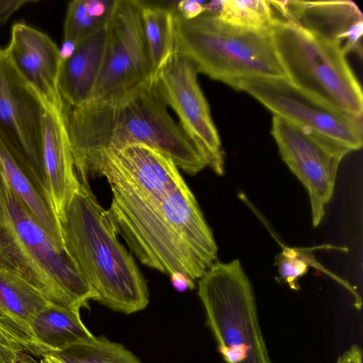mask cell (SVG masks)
Wrapping results in <instances>:
<instances>
[{
	"label": "cell",
	"mask_w": 363,
	"mask_h": 363,
	"mask_svg": "<svg viewBox=\"0 0 363 363\" xmlns=\"http://www.w3.org/2000/svg\"><path fill=\"white\" fill-rule=\"evenodd\" d=\"M198 295L226 363H272L252 286L238 259L216 262L199 279Z\"/></svg>",
	"instance_id": "obj_7"
},
{
	"label": "cell",
	"mask_w": 363,
	"mask_h": 363,
	"mask_svg": "<svg viewBox=\"0 0 363 363\" xmlns=\"http://www.w3.org/2000/svg\"><path fill=\"white\" fill-rule=\"evenodd\" d=\"M60 223L65 246L95 291V301L125 314L146 308V280L89 186L80 183Z\"/></svg>",
	"instance_id": "obj_3"
},
{
	"label": "cell",
	"mask_w": 363,
	"mask_h": 363,
	"mask_svg": "<svg viewBox=\"0 0 363 363\" xmlns=\"http://www.w3.org/2000/svg\"><path fill=\"white\" fill-rule=\"evenodd\" d=\"M271 133L281 157L306 189L312 223L318 226L333 197L339 165L351 151L276 115L273 116Z\"/></svg>",
	"instance_id": "obj_9"
},
{
	"label": "cell",
	"mask_w": 363,
	"mask_h": 363,
	"mask_svg": "<svg viewBox=\"0 0 363 363\" xmlns=\"http://www.w3.org/2000/svg\"><path fill=\"white\" fill-rule=\"evenodd\" d=\"M24 80L38 94L46 108L64 109L57 86L60 50L45 33L24 23L13 25L5 49Z\"/></svg>",
	"instance_id": "obj_13"
},
{
	"label": "cell",
	"mask_w": 363,
	"mask_h": 363,
	"mask_svg": "<svg viewBox=\"0 0 363 363\" xmlns=\"http://www.w3.org/2000/svg\"><path fill=\"white\" fill-rule=\"evenodd\" d=\"M174 10L184 19L190 20L205 12V3L195 0H183L177 3Z\"/></svg>",
	"instance_id": "obj_26"
},
{
	"label": "cell",
	"mask_w": 363,
	"mask_h": 363,
	"mask_svg": "<svg viewBox=\"0 0 363 363\" xmlns=\"http://www.w3.org/2000/svg\"><path fill=\"white\" fill-rule=\"evenodd\" d=\"M40 363H45L43 359H42L41 361H40Z\"/></svg>",
	"instance_id": "obj_31"
},
{
	"label": "cell",
	"mask_w": 363,
	"mask_h": 363,
	"mask_svg": "<svg viewBox=\"0 0 363 363\" xmlns=\"http://www.w3.org/2000/svg\"><path fill=\"white\" fill-rule=\"evenodd\" d=\"M0 269L55 304L80 311L96 298L65 245L48 234L1 172Z\"/></svg>",
	"instance_id": "obj_4"
},
{
	"label": "cell",
	"mask_w": 363,
	"mask_h": 363,
	"mask_svg": "<svg viewBox=\"0 0 363 363\" xmlns=\"http://www.w3.org/2000/svg\"><path fill=\"white\" fill-rule=\"evenodd\" d=\"M49 354L62 363H143L135 354L119 343L106 337H94Z\"/></svg>",
	"instance_id": "obj_23"
},
{
	"label": "cell",
	"mask_w": 363,
	"mask_h": 363,
	"mask_svg": "<svg viewBox=\"0 0 363 363\" xmlns=\"http://www.w3.org/2000/svg\"><path fill=\"white\" fill-rule=\"evenodd\" d=\"M174 287L179 291H184L194 289V281L181 273H175L170 276Z\"/></svg>",
	"instance_id": "obj_29"
},
{
	"label": "cell",
	"mask_w": 363,
	"mask_h": 363,
	"mask_svg": "<svg viewBox=\"0 0 363 363\" xmlns=\"http://www.w3.org/2000/svg\"><path fill=\"white\" fill-rule=\"evenodd\" d=\"M99 175L111 187L108 211L118 234L143 264L194 281L217 262L213 232L168 157L143 144L127 145L105 157Z\"/></svg>",
	"instance_id": "obj_1"
},
{
	"label": "cell",
	"mask_w": 363,
	"mask_h": 363,
	"mask_svg": "<svg viewBox=\"0 0 363 363\" xmlns=\"http://www.w3.org/2000/svg\"><path fill=\"white\" fill-rule=\"evenodd\" d=\"M318 247H290L284 246L276 258V265L280 277L290 289L297 291L300 286L299 278L303 277L309 267H315L335 278L341 284L350 288L345 281L334 276L315 259L313 251Z\"/></svg>",
	"instance_id": "obj_24"
},
{
	"label": "cell",
	"mask_w": 363,
	"mask_h": 363,
	"mask_svg": "<svg viewBox=\"0 0 363 363\" xmlns=\"http://www.w3.org/2000/svg\"><path fill=\"white\" fill-rule=\"evenodd\" d=\"M43 359L45 363H62L56 358L49 355V354H45L43 357Z\"/></svg>",
	"instance_id": "obj_30"
},
{
	"label": "cell",
	"mask_w": 363,
	"mask_h": 363,
	"mask_svg": "<svg viewBox=\"0 0 363 363\" xmlns=\"http://www.w3.org/2000/svg\"><path fill=\"white\" fill-rule=\"evenodd\" d=\"M205 12L224 22L248 30L269 33L274 20L270 1L221 0L205 4Z\"/></svg>",
	"instance_id": "obj_22"
},
{
	"label": "cell",
	"mask_w": 363,
	"mask_h": 363,
	"mask_svg": "<svg viewBox=\"0 0 363 363\" xmlns=\"http://www.w3.org/2000/svg\"><path fill=\"white\" fill-rule=\"evenodd\" d=\"M143 27L153 77L174 52V10L142 1Z\"/></svg>",
	"instance_id": "obj_20"
},
{
	"label": "cell",
	"mask_w": 363,
	"mask_h": 363,
	"mask_svg": "<svg viewBox=\"0 0 363 363\" xmlns=\"http://www.w3.org/2000/svg\"><path fill=\"white\" fill-rule=\"evenodd\" d=\"M24 350L0 330V363H19Z\"/></svg>",
	"instance_id": "obj_25"
},
{
	"label": "cell",
	"mask_w": 363,
	"mask_h": 363,
	"mask_svg": "<svg viewBox=\"0 0 363 363\" xmlns=\"http://www.w3.org/2000/svg\"><path fill=\"white\" fill-rule=\"evenodd\" d=\"M116 0H74L69 2L63 26V41L77 45L107 27Z\"/></svg>",
	"instance_id": "obj_21"
},
{
	"label": "cell",
	"mask_w": 363,
	"mask_h": 363,
	"mask_svg": "<svg viewBox=\"0 0 363 363\" xmlns=\"http://www.w3.org/2000/svg\"><path fill=\"white\" fill-rule=\"evenodd\" d=\"M270 38L287 79L354 116H363L361 85L336 43L274 13Z\"/></svg>",
	"instance_id": "obj_6"
},
{
	"label": "cell",
	"mask_w": 363,
	"mask_h": 363,
	"mask_svg": "<svg viewBox=\"0 0 363 363\" xmlns=\"http://www.w3.org/2000/svg\"><path fill=\"white\" fill-rule=\"evenodd\" d=\"M174 52L212 79L230 86L245 77H286L269 32L236 27L207 12L186 20L174 10Z\"/></svg>",
	"instance_id": "obj_5"
},
{
	"label": "cell",
	"mask_w": 363,
	"mask_h": 363,
	"mask_svg": "<svg viewBox=\"0 0 363 363\" xmlns=\"http://www.w3.org/2000/svg\"><path fill=\"white\" fill-rule=\"evenodd\" d=\"M193 62L174 52L155 79L168 106L175 111L179 125L205 157L208 167L225 172L224 152Z\"/></svg>",
	"instance_id": "obj_12"
},
{
	"label": "cell",
	"mask_w": 363,
	"mask_h": 363,
	"mask_svg": "<svg viewBox=\"0 0 363 363\" xmlns=\"http://www.w3.org/2000/svg\"><path fill=\"white\" fill-rule=\"evenodd\" d=\"M37 0H0V28L23 6L37 2Z\"/></svg>",
	"instance_id": "obj_27"
},
{
	"label": "cell",
	"mask_w": 363,
	"mask_h": 363,
	"mask_svg": "<svg viewBox=\"0 0 363 363\" xmlns=\"http://www.w3.org/2000/svg\"><path fill=\"white\" fill-rule=\"evenodd\" d=\"M156 79L111 97L64 108L75 172L89 186L108 154L143 144L168 157L186 173L195 175L208 162L169 115Z\"/></svg>",
	"instance_id": "obj_2"
},
{
	"label": "cell",
	"mask_w": 363,
	"mask_h": 363,
	"mask_svg": "<svg viewBox=\"0 0 363 363\" xmlns=\"http://www.w3.org/2000/svg\"><path fill=\"white\" fill-rule=\"evenodd\" d=\"M276 15L337 43L347 55L362 57V14L351 1H270Z\"/></svg>",
	"instance_id": "obj_14"
},
{
	"label": "cell",
	"mask_w": 363,
	"mask_h": 363,
	"mask_svg": "<svg viewBox=\"0 0 363 363\" xmlns=\"http://www.w3.org/2000/svg\"><path fill=\"white\" fill-rule=\"evenodd\" d=\"M43 160L52 203L60 220L80 184L75 172L64 109L45 110Z\"/></svg>",
	"instance_id": "obj_15"
},
{
	"label": "cell",
	"mask_w": 363,
	"mask_h": 363,
	"mask_svg": "<svg viewBox=\"0 0 363 363\" xmlns=\"http://www.w3.org/2000/svg\"><path fill=\"white\" fill-rule=\"evenodd\" d=\"M107 27L83 39L61 62L57 86L64 106H79L90 99L105 53Z\"/></svg>",
	"instance_id": "obj_17"
},
{
	"label": "cell",
	"mask_w": 363,
	"mask_h": 363,
	"mask_svg": "<svg viewBox=\"0 0 363 363\" xmlns=\"http://www.w3.org/2000/svg\"><path fill=\"white\" fill-rule=\"evenodd\" d=\"M230 86L248 93L274 115L326 137L350 151L362 147V117L303 91L286 77H245L235 79Z\"/></svg>",
	"instance_id": "obj_8"
},
{
	"label": "cell",
	"mask_w": 363,
	"mask_h": 363,
	"mask_svg": "<svg viewBox=\"0 0 363 363\" xmlns=\"http://www.w3.org/2000/svg\"><path fill=\"white\" fill-rule=\"evenodd\" d=\"M141 9L140 1L116 0L107 26L102 66L89 101L121 94L155 79Z\"/></svg>",
	"instance_id": "obj_10"
},
{
	"label": "cell",
	"mask_w": 363,
	"mask_h": 363,
	"mask_svg": "<svg viewBox=\"0 0 363 363\" xmlns=\"http://www.w3.org/2000/svg\"><path fill=\"white\" fill-rule=\"evenodd\" d=\"M0 172L9 186L32 215L56 242L65 245L60 220L50 195L28 166L0 136Z\"/></svg>",
	"instance_id": "obj_18"
},
{
	"label": "cell",
	"mask_w": 363,
	"mask_h": 363,
	"mask_svg": "<svg viewBox=\"0 0 363 363\" xmlns=\"http://www.w3.org/2000/svg\"><path fill=\"white\" fill-rule=\"evenodd\" d=\"M45 106L0 49V136L50 193L43 160Z\"/></svg>",
	"instance_id": "obj_11"
},
{
	"label": "cell",
	"mask_w": 363,
	"mask_h": 363,
	"mask_svg": "<svg viewBox=\"0 0 363 363\" xmlns=\"http://www.w3.org/2000/svg\"><path fill=\"white\" fill-rule=\"evenodd\" d=\"M50 303L25 281L0 269V330L36 356L43 357L46 351L35 340L30 324Z\"/></svg>",
	"instance_id": "obj_16"
},
{
	"label": "cell",
	"mask_w": 363,
	"mask_h": 363,
	"mask_svg": "<svg viewBox=\"0 0 363 363\" xmlns=\"http://www.w3.org/2000/svg\"><path fill=\"white\" fill-rule=\"evenodd\" d=\"M336 363H362V352L358 345H352L337 360Z\"/></svg>",
	"instance_id": "obj_28"
},
{
	"label": "cell",
	"mask_w": 363,
	"mask_h": 363,
	"mask_svg": "<svg viewBox=\"0 0 363 363\" xmlns=\"http://www.w3.org/2000/svg\"><path fill=\"white\" fill-rule=\"evenodd\" d=\"M30 328L35 340L47 353L64 350L94 337L82 323L79 311L53 303L35 315Z\"/></svg>",
	"instance_id": "obj_19"
}]
</instances>
